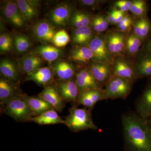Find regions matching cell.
<instances>
[{"mask_svg":"<svg viewBox=\"0 0 151 151\" xmlns=\"http://www.w3.org/2000/svg\"><path fill=\"white\" fill-rule=\"evenodd\" d=\"M134 17L128 14L121 22L115 25L116 29L122 32L129 33L132 29V24Z\"/></svg>","mask_w":151,"mask_h":151,"instance_id":"37","label":"cell"},{"mask_svg":"<svg viewBox=\"0 0 151 151\" xmlns=\"http://www.w3.org/2000/svg\"><path fill=\"white\" fill-rule=\"evenodd\" d=\"M70 39L67 32L65 30L61 29L57 32L55 35L52 43L56 47H63L67 45Z\"/></svg>","mask_w":151,"mask_h":151,"instance_id":"36","label":"cell"},{"mask_svg":"<svg viewBox=\"0 0 151 151\" xmlns=\"http://www.w3.org/2000/svg\"><path fill=\"white\" fill-rule=\"evenodd\" d=\"M106 15L109 24L115 25L116 24V15L115 9L111 8L107 12Z\"/></svg>","mask_w":151,"mask_h":151,"instance_id":"40","label":"cell"},{"mask_svg":"<svg viewBox=\"0 0 151 151\" xmlns=\"http://www.w3.org/2000/svg\"><path fill=\"white\" fill-rule=\"evenodd\" d=\"M94 54L89 48L86 46H73L69 52L70 61L78 65L87 66L90 61L93 60Z\"/></svg>","mask_w":151,"mask_h":151,"instance_id":"22","label":"cell"},{"mask_svg":"<svg viewBox=\"0 0 151 151\" xmlns=\"http://www.w3.org/2000/svg\"><path fill=\"white\" fill-rule=\"evenodd\" d=\"M54 82L58 93L64 102L75 105L79 93L75 77L69 80L55 79Z\"/></svg>","mask_w":151,"mask_h":151,"instance_id":"8","label":"cell"},{"mask_svg":"<svg viewBox=\"0 0 151 151\" xmlns=\"http://www.w3.org/2000/svg\"><path fill=\"white\" fill-rule=\"evenodd\" d=\"M76 83L79 91L89 89H103L87 66L82 67L75 76Z\"/></svg>","mask_w":151,"mask_h":151,"instance_id":"16","label":"cell"},{"mask_svg":"<svg viewBox=\"0 0 151 151\" xmlns=\"http://www.w3.org/2000/svg\"><path fill=\"white\" fill-rule=\"evenodd\" d=\"M111 66L113 75L127 78L134 83L137 80L133 60L125 55L114 56Z\"/></svg>","mask_w":151,"mask_h":151,"instance_id":"6","label":"cell"},{"mask_svg":"<svg viewBox=\"0 0 151 151\" xmlns=\"http://www.w3.org/2000/svg\"><path fill=\"white\" fill-rule=\"evenodd\" d=\"M53 69L55 79L69 80L75 77L77 71L71 61L57 60L51 66Z\"/></svg>","mask_w":151,"mask_h":151,"instance_id":"21","label":"cell"},{"mask_svg":"<svg viewBox=\"0 0 151 151\" xmlns=\"http://www.w3.org/2000/svg\"><path fill=\"white\" fill-rule=\"evenodd\" d=\"M1 13L6 20L14 27H25L27 22L22 15L16 1H7L3 4Z\"/></svg>","mask_w":151,"mask_h":151,"instance_id":"9","label":"cell"},{"mask_svg":"<svg viewBox=\"0 0 151 151\" xmlns=\"http://www.w3.org/2000/svg\"><path fill=\"white\" fill-rule=\"evenodd\" d=\"M21 97L27 103L34 117L40 116L46 111L54 109L52 105L47 103L38 95L30 96L24 93Z\"/></svg>","mask_w":151,"mask_h":151,"instance_id":"25","label":"cell"},{"mask_svg":"<svg viewBox=\"0 0 151 151\" xmlns=\"http://www.w3.org/2000/svg\"><path fill=\"white\" fill-rule=\"evenodd\" d=\"M95 35L90 26L73 29L71 40L74 46H88Z\"/></svg>","mask_w":151,"mask_h":151,"instance_id":"27","label":"cell"},{"mask_svg":"<svg viewBox=\"0 0 151 151\" xmlns=\"http://www.w3.org/2000/svg\"><path fill=\"white\" fill-rule=\"evenodd\" d=\"M32 34L36 40L42 44L52 43L57 31L51 23L45 20L37 22L31 28Z\"/></svg>","mask_w":151,"mask_h":151,"instance_id":"10","label":"cell"},{"mask_svg":"<svg viewBox=\"0 0 151 151\" xmlns=\"http://www.w3.org/2000/svg\"><path fill=\"white\" fill-rule=\"evenodd\" d=\"M148 121L149 124H150L151 126V116L148 119Z\"/></svg>","mask_w":151,"mask_h":151,"instance_id":"42","label":"cell"},{"mask_svg":"<svg viewBox=\"0 0 151 151\" xmlns=\"http://www.w3.org/2000/svg\"><path fill=\"white\" fill-rule=\"evenodd\" d=\"M31 121L39 125L64 124V120L61 119L55 109L46 111L40 116L33 117Z\"/></svg>","mask_w":151,"mask_h":151,"instance_id":"32","label":"cell"},{"mask_svg":"<svg viewBox=\"0 0 151 151\" xmlns=\"http://www.w3.org/2000/svg\"><path fill=\"white\" fill-rule=\"evenodd\" d=\"M24 81H33L39 86L44 87L54 82L53 69L51 66H44L41 68L26 76Z\"/></svg>","mask_w":151,"mask_h":151,"instance_id":"19","label":"cell"},{"mask_svg":"<svg viewBox=\"0 0 151 151\" xmlns=\"http://www.w3.org/2000/svg\"><path fill=\"white\" fill-rule=\"evenodd\" d=\"M108 1L106 0H80L78 1V3L83 7L92 10H100L103 5Z\"/></svg>","mask_w":151,"mask_h":151,"instance_id":"38","label":"cell"},{"mask_svg":"<svg viewBox=\"0 0 151 151\" xmlns=\"http://www.w3.org/2000/svg\"><path fill=\"white\" fill-rule=\"evenodd\" d=\"M133 0H119L113 1L111 8L114 9L125 13H129Z\"/></svg>","mask_w":151,"mask_h":151,"instance_id":"39","label":"cell"},{"mask_svg":"<svg viewBox=\"0 0 151 151\" xmlns=\"http://www.w3.org/2000/svg\"><path fill=\"white\" fill-rule=\"evenodd\" d=\"M97 82L102 86H105L113 75L111 64L107 62L92 60L87 65Z\"/></svg>","mask_w":151,"mask_h":151,"instance_id":"12","label":"cell"},{"mask_svg":"<svg viewBox=\"0 0 151 151\" xmlns=\"http://www.w3.org/2000/svg\"><path fill=\"white\" fill-rule=\"evenodd\" d=\"M22 15L27 22L34 20L39 13L40 1L33 0L16 1Z\"/></svg>","mask_w":151,"mask_h":151,"instance_id":"23","label":"cell"},{"mask_svg":"<svg viewBox=\"0 0 151 151\" xmlns=\"http://www.w3.org/2000/svg\"><path fill=\"white\" fill-rule=\"evenodd\" d=\"M1 75L10 80L19 83L22 79L23 76L18 61L9 58H6L0 61Z\"/></svg>","mask_w":151,"mask_h":151,"instance_id":"13","label":"cell"},{"mask_svg":"<svg viewBox=\"0 0 151 151\" xmlns=\"http://www.w3.org/2000/svg\"><path fill=\"white\" fill-rule=\"evenodd\" d=\"M14 35L7 33L1 34L0 35V52L6 54L13 49Z\"/></svg>","mask_w":151,"mask_h":151,"instance_id":"35","label":"cell"},{"mask_svg":"<svg viewBox=\"0 0 151 151\" xmlns=\"http://www.w3.org/2000/svg\"><path fill=\"white\" fill-rule=\"evenodd\" d=\"M1 111L21 123L32 122L34 117L29 106L21 96L7 101L1 106Z\"/></svg>","mask_w":151,"mask_h":151,"instance_id":"3","label":"cell"},{"mask_svg":"<svg viewBox=\"0 0 151 151\" xmlns=\"http://www.w3.org/2000/svg\"><path fill=\"white\" fill-rule=\"evenodd\" d=\"M29 52L37 55L45 61L50 63L56 61L63 53V52L58 47L45 44H42Z\"/></svg>","mask_w":151,"mask_h":151,"instance_id":"24","label":"cell"},{"mask_svg":"<svg viewBox=\"0 0 151 151\" xmlns=\"http://www.w3.org/2000/svg\"><path fill=\"white\" fill-rule=\"evenodd\" d=\"M109 25L106 15L100 13L93 15L90 26L94 33L97 35L105 33Z\"/></svg>","mask_w":151,"mask_h":151,"instance_id":"33","label":"cell"},{"mask_svg":"<svg viewBox=\"0 0 151 151\" xmlns=\"http://www.w3.org/2000/svg\"><path fill=\"white\" fill-rule=\"evenodd\" d=\"M137 113L145 119L151 116V83L146 87L137 102Z\"/></svg>","mask_w":151,"mask_h":151,"instance_id":"26","label":"cell"},{"mask_svg":"<svg viewBox=\"0 0 151 151\" xmlns=\"http://www.w3.org/2000/svg\"><path fill=\"white\" fill-rule=\"evenodd\" d=\"M126 151H151V126L148 119L137 113H128L122 117Z\"/></svg>","mask_w":151,"mask_h":151,"instance_id":"1","label":"cell"},{"mask_svg":"<svg viewBox=\"0 0 151 151\" xmlns=\"http://www.w3.org/2000/svg\"><path fill=\"white\" fill-rule=\"evenodd\" d=\"M132 30L144 42L151 35V20L147 16L135 18Z\"/></svg>","mask_w":151,"mask_h":151,"instance_id":"28","label":"cell"},{"mask_svg":"<svg viewBox=\"0 0 151 151\" xmlns=\"http://www.w3.org/2000/svg\"><path fill=\"white\" fill-rule=\"evenodd\" d=\"M149 5L145 0H133L130 12L135 18L147 16Z\"/></svg>","mask_w":151,"mask_h":151,"instance_id":"34","label":"cell"},{"mask_svg":"<svg viewBox=\"0 0 151 151\" xmlns=\"http://www.w3.org/2000/svg\"><path fill=\"white\" fill-rule=\"evenodd\" d=\"M128 33L120 31L114 28L108 29L105 32V45L108 50L114 56L125 54Z\"/></svg>","mask_w":151,"mask_h":151,"instance_id":"5","label":"cell"},{"mask_svg":"<svg viewBox=\"0 0 151 151\" xmlns=\"http://www.w3.org/2000/svg\"><path fill=\"white\" fill-rule=\"evenodd\" d=\"M104 98L105 90L103 88L79 91L78 99L73 105H82L92 110L95 105L99 101L105 100Z\"/></svg>","mask_w":151,"mask_h":151,"instance_id":"17","label":"cell"},{"mask_svg":"<svg viewBox=\"0 0 151 151\" xmlns=\"http://www.w3.org/2000/svg\"><path fill=\"white\" fill-rule=\"evenodd\" d=\"M133 84L127 78L113 75L105 85L104 100L126 99L132 92Z\"/></svg>","mask_w":151,"mask_h":151,"instance_id":"4","label":"cell"},{"mask_svg":"<svg viewBox=\"0 0 151 151\" xmlns=\"http://www.w3.org/2000/svg\"><path fill=\"white\" fill-rule=\"evenodd\" d=\"M144 41L135 34L133 30L128 33L125 46V56L132 60L139 52Z\"/></svg>","mask_w":151,"mask_h":151,"instance_id":"29","label":"cell"},{"mask_svg":"<svg viewBox=\"0 0 151 151\" xmlns=\"http://www.w3.org/2000/svg\"><path fill=\"white\" fill-rule=\"evenodd\" d=\"M73 11L72 7L68 4H63L57 6L50 15L51 23L55 27L66 26L70 22Z\"/></svg>","mask_w":151,"mask_h":151,"instance_id":"15","label":"cell"},{"mask_svg":"<svg viewBox=\"0 0 151 151\" xmlns=\"http://www.w3.org/2000/svg\"><path fill=\"white\" fill-rule=\"evenodd\" d=\"M23 92L19 83L1 75L0 77V105L2 106L9 100L21 97Z\"/></svg>","mask_w":151,"mask_h":151,"instance_id":"11","label":"cell"},{"mask_svg":"<svg viewBox=\"0 0 151 151\" xmlns=\"http://www.w3.org/2000/svg\"><path fill=\"white\" fill-rule=\"evenodd\" d=\"M133 62L138 79L151 77V53L141 48Z\"/></svg>","mask_w":151,"mask_h":151,"instance_id":"14","label":"cell"},{"mask_svg":"<svg viewBox=\"0 0 151 151\" xmlns=\"http://www.w3.org/2000/svg\"><path fill=\"white\" fill-rule=\"evenodd\" d=\"M38 95L52 105L58 113L62 112L65 108V103L59 95L55 82L45 86Z\"/></svg>","mask_w":151,"mask_h":151,"instance_id":"18","label":"cell"},{"mask_svg":"<svg viewBox=\"0 0 151 151\" xmlns=\"http://www.w3.org/2000/svg\"><path fill=\"white\" fill-rule=\"evenodd\" d=\"M142 49L145 51L151 53V35L144 42Z\"/></svg>","mask_w":151,"mask_h":151,"instance_id":"41","label":"cell"},{"mask_svg":"<svg viewBox=\"0 0 151 151\" xmlns=\"http://www.w3.org/2000/svg\"><path fill=\"white\" fill-rule=\"evenodd\" d=\"M88 47L94 54L93 60L112 64L114 56L109 51L105 45V33L96 35Z\"/></svg>","mask_w":151,"mask_h":151,"instance_id":"7","label":"cell"},{"mask_svg":"<svg viewBox=\"0 0 151 151\" xmlns=\"http://www.w3.org/2000/svg\"><path fill=\"white\" fill-rule=\"evenodd\" d=\"M93 14L85 10H76L73 11L70 23L73 29L90 26Z\"/></svg>","mask_w":151,"mask_h":151,"instance_id":"30","label":"cell"},{"mask_svg":"<svg viewBox=\"0 0 151 151\" xmlns=\"http://www.w3.org/2000/svg\"><path fill=\"white\" fill-rule=\"evenodd\" d=\"M92 111L87 108H79L73 105L69 109V113L65 118L64 124L73 132L97 130V127L92 119Z\"/></svg>","mask_w":151,"mask_h":151,"instance_id":"2","label":"cell"},{"mask_svg":"<svg viewBox=\"0 0 151 151\" xmlns=\"http://www.w3.org/2000/svg\"><path fill=\"white\" fill-rule=\"evenodd\" d=\"M13 49L18 55H24L32 46L31 40L26 35L20 33L14 34Z\"/></svg>","mask_w":151,"mask_h":151,"instance_id":"31","label":"cell"},{"mask_svg":"<svg viewBox=\"0 0 151 151\" xmlns=\"http://www.w3.org/2000/svg\"><path fill=\"white\" fill-rule=\"evenodd\" d=\"M18 61L22 72L25 76L44 67L45 63V60L41 57L31 52L22 56Z\"/></svg>","mask_w":151,"mask_h":151,"instance_id":"20","label":"cell"}]
</instances>
